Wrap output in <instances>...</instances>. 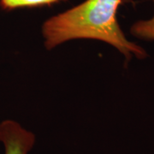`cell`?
<instances>
[{
  "label": "cell",
  "mask_w": 154,
  "mask_h": 154,
  "mask_svg": "<svg viewBox=\"0 0 154 154\" xmlns=\"http://www.w3.org/2000/svg\"><path fill=\"white\" fill-rule=\"evenodd\" d=\"M131 33L140 38L154 39V16L149 20L135 22L131 28Z\"/></svg>",
  "instance_id": "obj_4"
},
{
  "label": "cell",
  "mask_w": 154,
  "mask_h": 154,
  "mask_svg": "<svg viewBox=\"0 0 154 154\" xmlns=\"http://www.w3.org/2000/svg\"><path fill=\"white\" fill-rule=\"evenodd\" d=\"M63 0H0V8L3 11H11L21 8H33L51 5Z\"/></svg>",
  "instance_id": "obj_3"
},
{
  "label": "cell",
  "mask_w": 154,
  "mask_h": 154,
  "mask_svg": "<svg viewBox=\"0 0 154 154\" xmlns=\"http://www.w3.org/2000/svg\"><path fill=\"white\" fill-rule=\"evenodd\" d=\"M122 0H86L66 11L50 17L42 26L45 47L51 50L73 39H97L114 46L126 59L132 55L144 58L143 48L129 41L117 21Z\"/></svg>",
  "instance_id": "obj_1"
},
{
  "label": "cell",
  "mask_w": 154,
  "mask_h": 154,
  "mask_svg": "<svg viewBox=\"0 0 154 154\" xmlns=\"http://www.w3.org/2000/svg\"><path fill=\"white\" fill-rule=\"evenodd\" d=\"M35 135L14 120L0 122V142L5 154H28L35 144Z\"/></svg>",
  "instance_id": "obj_2"
}]
</instances>
